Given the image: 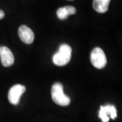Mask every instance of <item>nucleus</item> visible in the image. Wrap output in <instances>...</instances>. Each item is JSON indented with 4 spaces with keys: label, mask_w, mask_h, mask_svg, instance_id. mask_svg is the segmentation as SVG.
<instances>
[{
    "label": "nucleus",
    "mask_w": 122,
    "mask_h": 122,
    "mask_svg": "<svg viewBox=\"0 0 122 122\" xmlns=\"http://www.w3.org/2000/svg\"><path fill=\"white\" fill-rule=\"evenodd\" d=\"M72 49L67 44H62L54 56L53 62L57 66H65L68 64L71 58Z\"/></svg>",
    "instance_id": "obj_1"
},
{
    "label": "nucleus",
    "mask_w": 122,
    "mask_h": 122,
    "mask_svg": "<svg viewBox=\"0 0 122 122\" xmlns=\"http://www.w3.org/2000/svg\"><path fill=\"white\" fill-rule=\"evenodd\" d=\"M52 98L56 105L65 107L71 102V99L68 96L65 94L63 92V86L61 83H54L52 87Z\"/></svg>",
    "instance_id": "obj_2"
},
{
    "label": "nucleus",
    "mask_w": 122,
    "mask_h": 122,
    "mask_svg": "<svg viewBox=\"0 0 122 122\" xmlns=\"http://www.w3.org/2000/svg\"><path fill=\"white\" fill-rule=\"evenodd\" d=\"M90 61L92 65L98 69H103L107 62L105 52L100 48H95L92 50Z\"/></svg>",
    "instance_id": "obj_3"
},
{
    "label": "nucleus",
    "mask_w": 122,
    "mask_h": 122,
    "mask_svg": "<svg viewBox=\"0 0 122 122\" xmlns=\"http://www.w3.org/2000/svg\"><path fill=\"white\" fill-rule=\"evenodd\" d=\"M25 91H26V87L22 85L16 84V85L13 86L9 90V102L12 105H18L20 102V96L25 93Z\"/></svg>",
    "instance_id": "obj_4"
},
{
    "label": "nucleus",
    "mask_w": 122,
    "mask_h": 122,
    "mask_svg": "<svg viewBox=\"0 0 122 122\" xmlns=\"http://www.w3.org/2000/svg\"><path fill=\"white\" fill-rule=\"evenodd\" d=\"M109 116L113 119L117 117V110L115 107L111 105L100 106L98 117L102 119V122H108L109 121Z\"/></svg>",
    "instance_id": "obj_5"
},
{
    "label": "nucleus",
    "mask_w": 122,
    "mask_h": 122,
    "mask_svg": "<svg viewBox=\"0 0 122 122\" xmlns=\"http://www.w3.org/2000/svg\"><path fill=\"white\" fill-rule=\"evenodd\" d=\"M18 36L25 44H30L34 41L35 35L33 30L26 25H22L18 29Z\"/></svg>",
    "instance_id": "obj_6"
},
{
    "label": "nucleus",
    "mask_w": 122,
    "mask_h": 122,
    "mask_svg": "<svg viewBox=\"0 0 122 122\" xmlns=\"http://www.w3.org/2000/svg\"><path fill=\"white\" fill-rule=\"evenodd\" d=\"M1 61L4 66L8 67L12 66L14 62V56L12 51L5 46L0 47Z\"/></svg>",
    "instance_id": "obj_7"
},
{
    "label": "nucleus",
    "mask_w": 122,
    "mask_h": 122,
    "mask_svg": "<svg viewBox=\"0 0 122 122\" xmlns=\"http://www.w3.org/2000/svg\"><path fill=\"white\" fill-rule=\"evenodd\" d=\"M76 8L73 6H65L58 9L56 14L58 18L61 20L66 19L69 16L73 15L76 13Z\"/></svg>",
    "instance_id": "obj_8"
},
{
    "label": "nucleus",
    "mask_w": 122,
    "mask_h": 122,
    "mask_svg": "<svg viewBox=\"0 0 122 122\" xmlns=\"http://www.w3.org/2000/svg\"><path fill=\"white\" fill-rule=\"evenodd\" d=\"M111 0H93V8L98 13H105L109 9Z\"/></svg>",
    "instance_id": "obj_9"
},
{
    "label": "nucleus",
    "mask_w": 122,
    "mask_h": 122,
    "mask_svg": "<svg viewBox=\"0 0 122 122\" xmlns=\"http://www.w3.org/2000/svg\"><path fill=\"white\" fill-rule=\"evenodd\" d=\"M5 16V13L2 11V10H0V20H1L2 18H4Z\"/></svg>",
    "instance_id": "obj_10"
},
{
    "label": "nucleus",
    "mask_w": 122,
    "mask_h": 122,
    "mask_svg": "<svg viewBox=\"0 0 122 122\" xmlns=\"http://www.w3.org/2000/svg\"><path fill=\"white\" fill-rule=\"evenodd\" d=\"M69 1H72V0H69Z\"/></svg>",
    "instance_id": "obj_11"
}]
</instances>
